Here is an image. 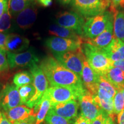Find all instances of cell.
<instances>
[{
	"mask_svg": "<svg viewBox=\"0 0 124 124\" xmlns=\"http://www.w3.org/2000/svg\"><path fill=\"white\" fill-rule=\"evenodd\" d=\"M39 67L51 86L85 89L81 77L63 66L55 58L51 56L45 57Z\"/></svg>",
	"mask_w": 124,
	"mask_h": 124,
	"instance_id": "cell-1",
	"label": "cell"
},
{
	"mask_svg": "<svg viewBox=\"0 0 124 124\" xmlns=\"http://www.w3.org/2000/svg\"><path fill=\"white\" fill-rule=\"evenodd\" d=\"M82 49L90 67L98 75H104L113 67L114 62L107 57L102 48L83 43Z\"/></svg>",
	"mask_w": 124,
	"mask_h": 124,
	"instance_id": "cell-2",
	"label": "cell"
},
{
	"mask_svg": "<svg viewBox=\"0 0 124 124\" xmlns=\"http://www.w3.org/2000/svg\"><path fill=\"white\" fill-rule=\"evenodd\" d=\"M71 7L85 18L106 11L110 5V0H72Z\"/></svg>",
	"mask_w": 124,
	"mask_h": 124,
	"instance_id": "cell-3",
	"label": "cell"
},
{
	"mask_svg": "<svg viewBox=\"0 0 124 124\" xmlns=\"http://www.w3.org/2000/svg\"><path fill=\"white\" fill-rule=\"evenodd\" d=\"M113 18V15L109 10L95 16L87 18L83 27V38L93 39L102 33L108 25V22Z\"/></svg>",
	"mask_w": 124,
	"mask_h": 124,
	"instance_id": "cell-4",
	"label": "cell"
},
{
	"mask_svg": "<svg viewBox=\"0 0 124 124\" xmlns=\"http://www.w3.org/2000/svg\"><path fill=\"white\" fill-rule=\"evenodd\" d=\"M85 91V89L51 86L46 90L43 96L51 102V105H54L72 100H79Z\"/></svg>",
	"mask_w": 124,
	"mask_h": 124,
	"instance_id": "cell-5",
	"label": "cell"
},
{
	"mask_svg": "<svg viewBox=\"0 0 124 124\" xmlns=\"http://www.w3.org/2000/svg\"><path fill=\"white\" fill-rule=\"evenodd\" d=\"M54 57L63 66L81 77L83 63L86 59L82 47L75 51L56 54Z\"/></svg>",
	"mask_w": 124,
	"mask_h": 124,
	"instance_id": "cell-6",
	"label": "cell"
},
{
	"mask_svg": "<svg viewBox=\"0 0 124 124\" xmlns=\"http://www.w3.org/2000/svg\"><path fill=\"white\" fill-rule=\"evenodd\" d=\"M29 69L33 77V85L35 89V93L25 105L29 108H32L40 101L45 91L48 89V82L42 70L37 64L33 65Z\"/></svg>",
	"mask_w": 124,
	"mask_h": 124,
	"instance_id": "cell-7",
	"label": "cell"
},
{
	"mask_svg": "<svg viewBox=\"0 0 124 124\" xmlns=\"http://www.w3.org/2000/svg\"><path fill=\"white\" fill-rule=\"evenodd\" d=\"M56 21L59 25L74 31L83 37L85 18L79 13L73 11L60 12L57 15Z\"/></svg>",
	"mask_w": 124,
	"mask_h": 124,
	"instance_id": "cell-8",
	"label": "cell"
},
{
	"mask_svg": "<svg viewBox=\"0 0 124 124\" xmlns=\"http://www.w3.org/2000/svg\"><path fill=\"white\" fill-rule=\"evenodd\" d=\"M7 60L9 68H30L37 64L39 61L36 51L33 48L31 47L24 52L13 54L7 52Z\"/></svg>",
	"mask_w": 124,
	"mask_h": 124,
	"instance_id": "cell-9",
	"label": "cell"
},
{
	"mask_svg": "<svg viewBox=\"0 0 124 124\" xmlns=\"http://www.w3.org/2000/svg\"><path fill=\"white\" fill-rule=\"evenodd\" d=\"M83 43V39L76 40L55 36L46 39L45 41L46 46L54 55L77 50L82 47Z\"/></svg>",
	"mask_w": 124,
	"mask_h": 124,
	"instance_id": "cell-10",
	"label": "cell"
},
{
	"mask_svg": "<svg viewBox=\"0 0 124 124\" xmlns=\"http://www.w3.org/2000/svg\"><path fill=\"white\" fill-rule=\"evenodd\" d=\"M21 105L18 89L14 84H7L0 91V110L7 111Z\"/></svg>",
	"mask_w": 124,
	"mask_h": 124,
	"instance_id": "cell-11",
	"label": "cell"
},
{
	"mask_svg": "<svg viewBox=\"0 0 124 124\" xmlns=\"http://www.w3.org/2000/svg\"><path fill=\"white\" fill-rule=\"evenodd\" d=\"M80 107V114L91 122L95 120L100 113L103 111L94 101V96L86 90L78 100Z\"/></svg>",
	"mask_w": 124,
	"mask_h": 124,
	"instance_id": "cell-12",
	"label": "cell"
},
{
	"mask_svg": "<svg viewBox=\"0 0 124 124\" xmlns=\"http://www.w3.org/2000/svg\"><path fill=\"white\" fill-rule=\"evenodd\" d=\"M99 76L93 70L86 59L83 63L81 78L85 89L93 96L98 94Z\"/></svg>",
	"mask_w": 124,
	"mask_h": 124,
	"instance_id": "cell-13",
	"label": "cell"
},
{
	"mask_svg": "<svg viewBox=\"0 0 124 124\" xmlns=\"http://www.w3.org/2000/svg\"><path fill=\"white\" fill-rule=\"evenodd\" d=\"M79 103L77 100H72L51 105L50 109L54 113L70 121L75 120L78 117Z\"/></svg>",
	"mask_w": 124,
	"mask_h": 124,
	"instance_id": "cell-14",
	"label": "cell"
},
{
	"mask_svg": "<svg viewBox=\"0 0 124 124\" xmlns=\"http://www.w3.org/2000/svg\"><path fill=\"white\" fill-rule=\"evenodd\" d=\"M28 39L18 34L10 33L7 35L6 48L7 52L18 54L27 51L29 48Z\"/></svg>",
	"mask_w": 124,
	"mask_h": 124,
	"instance_id": "cell-15",
	"label": "cell"
},
{
	"mask_svg": "<svg viewBox=\"0 0 124 124\" xmlns=\"http://www.w3.org/2000/svg\"><path fill=\"white\" fill-rule=\"evenodd\" d=\"M113 18L110 20L106 29L102 33L93 39L83 38V43H89L100 48H104L108 46V44L112 41L113 39L114 38V33H113L114 19Z\"/></svg>",
	"mask_w": 124,
	"mask_h": 124,
	"instance_id": "cell-16",
	"label": "cell"
},
{
	"mask_svg": "<svg viewBox=\"0 0 124 124\" xmlns=\"http://www.w3.org/2000/svg\"><path fill=\"white\" fill-rule=\"evenodd\" d=\"M35 4L29 6L16 15V21L20 28L27 29L33 25L37 18L38 10Z\"/></svg>",
	"mask_w": 124,
	"mask_h": 124,
	"instance_id": "cell-17",
	"label": "cell"
},
{
	"mask_svg": "<svg viewBox=\"0 0 124 124\" xmlns=\"http://www.w3.org/2000/svg\"><path fill=\"white\" fill-rule=\"evenodd\" d=\"M8 120L12 124H16L29 118L35 116L33 108H29L25 105H20L4 111Z\"/></svg>",
	"mask_w": 124,
	"mask_h": 124,
	"instance_id": "cell-18",
	"label": "cell"
},
{
	"mask_svg": "<svg viewBox=\"0 0 124 124\" xmlns=\"http://www.w3.org/2000/svg\"><path fill=\"white\" fill-rule=\"evenodd\" d=\"M107 57L113 62L124 60V41L113 38L106 47L102 48Z\"/></svg>",
	"mask_w": 124,
	"mask_h": 124,
	"instance_id": "cell-19",
	"label": "cell"
},
{
	"mask_svg": "<svg viewBox=\"0 0 124 124\" xmlns=\"http://www.w3.org/2000/svg\"><path fill=\"white\" fill-rule=\"evenodd\" d=\"M102 76L108 80L117 90L124 88V71L116 67L110 68Z\"/></svg>",
	"mask_w": 124,
	"mask_h": 124,
	"instance_id": "cell-20",
	"label": "cell"
},
{
	"mask_svg": "<svg viewBox=\"0 0 124 124\" xmlns=\"http://www.w3.org/2000/svg\"><path fill=\"white\" fill-rule=\"evenodd\" d=\"M48 32L49 35L59 38L76 40L83 39V37L78 35L74 31L56 24L51 25L49 28Z\"/></svg>",
	"mask_w": 124,
	"mask_h": 124,
	"instance_id": "cell-21",
	"label": "cell"
},
{
	"mask_svg": "<svg viewBox=\"0 0 124 124\" xmlns=\"http://www.w3.org/2000/svg\"><path fill=\"white\" fill-rule=\"evenodd\" d=\"M51 103L43 95L40 101L34 107V114L36 116L35 124H41L45 120L46 114L51 108Z\"/></svg>",
	"mask_w": 124,
	"mask_h": 124,
	"instance_id": "cell-22",
	"label": "cell"
},
{
	"mask_svg": "<svg viewBox=\"0 0 124 124\" xmlns=\"http://www.w3.org/2000/svg\"><path fill=\"white\" fill-rule=\"evenodd\" d=\"M117 91L116 88L106 79L103 76H99L98 90L97 94L99 97L113 100Z\"/></svg>",
	"mask_w": 124,
	"mask_h": 124,
	"instance_id": "cell-23",
	"label": "cell"
},
{
	"mask_svg": "<svg viewBox=\"0 0 124 124\" xmlns=\"http://www.w3.org/2000/svg\"><path fill=\"white\" fill-rule=\"evenodd\" d=\"M113 17L114 38L124 41V11L117 10L113 15Z\"/></svg>",
	"mask_w": 124,
	"mask_h": 124,
	"instance_id": "cell-24",
	"label": "cell"
},
{
	"mask_svg": "<svg viewBox=\"0 0 124 124\" xmlns=\"http://www.w3.org/2000/svg\"><path fill=\"white\" fill-rule=\"evenodd\" d=\"M35 4V0H9L8 8L12 15H17L20 12Z\"/></svg>",
	"mask_w": 124,
	"mask_h": 124,
	"instance_id": "cell-25",
	"label": "cell"
},
{
	"mask_svg": "<svg viewBox=\"0 0 124 124\" xmlns=\"http://www.w3.org/2000/svg\"><path fill=\"white\" fill-rule=\"evenodd\" d=\"M13 82L14 85L17 88H19L25 85L32 84L33 77L31 72L22 71L18 72L14 76Z\"/></svg>",
	"mask_w": 124,
	"mask_h": 124,
	"instance_id": "cell-26",
	"label": "cell"
},
{
	"mask_svg": "<svg viewBox=\"0 0 124 124\" xmlns=\"http://www.w3.org/2000/svg\"><path fill=\"white\" fill-rule=\"evenodd\" d=\"M18 89L21 105H26L35 94V87L33 84H30L23 86Z\"/></svg>",
	"mask_w": 124,
	"mask_h": 124,
	"instance_id": "cell-27",
	"label": "cell"
},
{
	"mask_svg": "<svg viewBox=\"0 0 124 124\" xmlns=\"http://www.w3.org/2000/svg\"><path fill=\"white\" fill-rule=\"evenodd\" d=\"M94 100L98 106L101 108L103 111L106 113L108 116L115 114L114 113L113 107V100L112 99H105L99 97L97 95L94 96Z\"/></svg>",
	"mask_w": 124,
	"mask_h": 124,
	"instance_id": "cell-28",
	"label": "cell"
},
{
	"mask_svg": "<svg viewBox=\"0 0 124 124\" xmlns=\"http://www.w3.org/2000/svg\"><path fill=\"white\" fill-rule=\"evenodd\" d=\"M46 124H73L74 121L58 115L50 109L45 118Z\"/></svg>",
	"mask_w": 124,
	"mask_h": 124,
	"instance_id": "cell-29",
	"label": "cell"
},
{
	"mask_svg": "<svg viewBox=\"0 0 124 124\" xmlns=\"http://www.w3.org/2000/svg\"><path fill=\"white\" fill-rule=\"evenodd\" d=\"M12 15L8 7L6 10L0 17V32L5 33L11 28Z\"/></svg>",
	"mask_w": 124,
	"mask_h": 124,
	"instance_id": "cell-30",
	"label": "cell"
},
{
	"mask_svg": "<svg viewBox=\"0 0 124 124\" xmlns=\"http://www.w3.org/2000/svg\"><path fill=\"white\" fill-rule=\"evenodd\" d=\"M113 107L114 113L116 115L120 114L124 110V98L120 90H117L113 98Z\"/></svg>",
	"mask_w": 124,
	"mask_h": 124,
	"instance_id": "cell-31",
	"label": "cell"
},
{
	"mask_svg": "<svg viewBox=\"0 0 124 124\" xmlns=\"http://www.w3.org/2000/svg\"><path fill=\"white\" fill-rule=\"evenodd\" d=\"M9 68L7 58H6V54L0 50V72L8 70Z\"/></svg>",
	"mask_w": 124,
	"mask_h": 124,
	"instance_id": "cell-32",
	"label": "cell"
},
{
	"mask_svg": "<svg viewBox=\"0 0 124 124\" xmlns=\"http://www.w3.org/2000/svg\"><path fill=\"white\" fill-rule=\"evenodd\" d=\"M108 116L105 111H102L95 118V120L91 122V124H105L106 118Z\"/></svg>",
	"mask_w": 124,
	"mask_h": 124,
	"instance_id": "cell-33",
	"label": "cell"
},
{
	"mask_svg": "<svg viewBox=\"0 0 124 124\" xmlns=\"http://www.w3.org/2000/svg\"><path fill=\"white\" fill-rule=\"evenodd\" d=\"M110 5L109 7L118 10V8H124V0H110Z\"/></svg>",
	"mask_w": 124,
	"mask_h": 124,
	"instance_id": "cell-34",
	"label": "cell"
},
{
	"mask_svg": "<svg viewBox=\"0 0 124 124\" xmlns=\"http://www.w3.org/2000/svg\"><path fill=\"white\" fill-rule=\"evenodd\" d=\"M7 38V34L0 32V50L3 51L5 54L7 53V48H6Z\"/></svg>",
	"mask_w": 124,
	"mask_h": 124,
	"instance_id": "cell-35",
	"label": "cell"
},
{
	"mask_svg": "<svg viewBox=\"0 0 124 124\" xmlns=\"http://www.w3.org/2000/svg\"><path fill=\"white\" fill-rule=\"evenodd\" d=\"M73 124H91V121L82 116L79 115L74 120Z\"/></svg>",
	"mask_w": 124,
	"mask_h": 124,
	"instance_id": "cell-36",
	"label": "cell"
},
{
	"mask_svg": "<svg viewBox=\"0 0 124 124\" xmlns=\"http://www.w3.org/2000/svg\"><path fill=\"white\" fill-rule=\"evenodd\" d=\"M8 7V1L0 0V17Z\"/></svg>",
	"mask_w": 124,
	"mask_h": 124,
	"instance_id": "cell-37",
	"label": "cell"
},
{
	"mask_svg": "<svg viewBox=\"0 0 124 124\" xmlns=\"http://www.w3.org/2000/svg\"><path fill=\"white\" fill-rule=\"evenodd\" d=\"M0 124H12L8 120L4 111L0 110Z\"/></svg>",
	"mask_w": 124,
	"mask_h": 124,
	"instance_id": "cell-38",
	"label": "cell"
},
{
	"mask_svg": "<svg viewBox=\"0 0 124 124\" xmlns=\"http://www.w3.org/2000/svg\"><path fill=\"white\" fill-rule=\"evenodd\" d=\"M36 121V117L35 116H32L27 119V120L23 121L20 122L16 124H35Z\"/></svg>",
	"mask_w": 124,
	"mask_h": 124,
	"instance_id": "cell-39",
	"label": "cell"
},
{
	"mask_svg": "<svg viewBox=\"0 0 124 124\" xmlns=\"http://www.w3.org/2000/svg\"><path fill=\"white\" fill-rule=\"evenodd\" d=\"M116 114H112V115L108 116L106 118L105 124H116L115 121Z\"/></svg>",
	"mask_w": 124,
	"mask_h": 124,
	"instance_id": "cell-40",
	"label": "cell"
},
{
	"mask_svg": "<svg viewBox=\"0 0 124 124\" xmlns=\"http://www.w3.org/2000/svg\"><path fill=\"white\" fill-rule=\"evenodd\" d=\"M113 66L120 69L121 70L124 71V60H120V61L115 62L113 63Z\"/></svg>",
	"mask_w": 124,
	"mask_h": 124,
	"instance_id": "cell-41",
	"label": "cell"
},
{
	"mask_svg": "<svg viewBox=\"0 0 124 124\" xmlns=\"http://www.w3.org/2000/svg\"><path fill=\"white\" fill-rule=\"evenodd\" d=\"M118 124H124V110L117 116Z\"/></svg>",
	"mask_w": 124,
	"mask_h": 124,
	"instance_id": "cell-42",
	"label": "cell"
},
{
	"mask_svg": "<svg viewBox=\"0 0 124 124\" xmlns=\"http://www.w3.org/2000/svg\"><path fill=\"white\" fill-rule=\"evenodd\" d=\"M43 7H47L52 4V0H37Z\"/></svg>",
	"mask_w": 124,
	"mask_h": 124,
	"instance_id": "cell-43",
	"label": "cell"
},
{
	"mask_svg": "<svg viewBox=\"0 0 124 124\" xmlns=\"http://www.w3.org/2000/svg\"><path fill=\"white\" fill-rule=\"evenodd\" d=\"M57 1L62 5H67L69 4H71L72 0H57Z\"/></svg>",
	"mask_w": 124,
	"mask_h": 124,
	"instance_id": "cell-44",
	"label": "cell"
},
{
	"mask_svg": "<svg viewBox=\"0 0 124 124\" xmlns=\"http://www.w3.org/2000/svg\"><path fill=\"white\" fill-rule=\"evenodd\" d=\"M7 1H9V0H7Z\"/></svg>",
	"mask_w": 124,
	"mask_h": 124,
	"instance_id": "cell-45",
	"label": "cell"
}]
</instances>
